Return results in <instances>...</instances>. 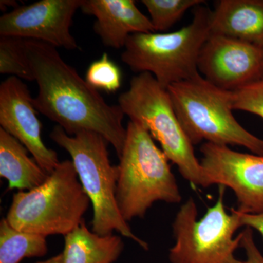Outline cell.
<instances>
[{
    "mask_svg": "<svg viewBox=\"0 0 263 263\" xmlns=\"http://www.w3.org/2000/svg\"><path fill=\"white\" fill-rule=\"evenodd\" d=\"M90 203L72 160H65L41 186L15 193L5 218L19 231L65 236L84 222Z\"/></svg>",
    "mask_w": 263,
    "mask_h": 263,
    "instance_id": "6",
    "label": "cell"
},
{
    "mask_svg": "<svg viewBox=\"0 0 263 263\" xmlns=\"http://www.w3.org/2000/svg\"><path fill=\"white\" fill-rule=\"evenodd\" d=\"M0 73L15 76L23 80L34 81L24 48V39L1 36L0 37Z\"/></svg>",
    "mask_w": 263,
    "mask_h": 263,
    "instance_id": "18",
    "label": "cell"
},
{
    "mask_svg": "<svg viewBox=\"0 0 263 263\" xmlns=\"http://www.w3.org/2000/svg\"><path fill=\"white\" fill-rule=\"evenodd\" d=\"M118 102L124 115L141 124L160 143L162 152L177 165L183 179L194 186L207 187L201 164L176 116L168 91L152 74L134 76Z\"/></svg>",
    "mask_w": 263,
    "mask_h": 263,
    "instance_id": "7",
    "label": "cell"
},
{
    "mask_svg": "<svg viewBox=\"0 0 263 263\" xmlns=\"http://www.w3.org/2000/svg\"><path fill=\"white\" fill-rule=\"evenodd\" d=\"M176 116L193 146L202 141L240 146L263 155V140L238 123L233 92L219 89L200 74L167 88Z\"/></svg>",
    "mask_w": 263,
    "mask_h": 263,
    "instance_id": "5",
    "label": "cell"
},
{
    "mask_svg": "<svg viewBox=\"0 0 263 263\" xmlns=\"http://www.w3.org/2000/svg\"><path fill=\"white\" fill-rule=\"evenodd\" d=\"M241 234L240 247L245 249L247 259L242 263H263V256L254 240L253 230L246 228Z\"/></svg>",
    "mask_w": 263,
    "mask_h": 263,
    "instance_id": "22",
    "label": "cell"
},
{
    "mask_svg": "<svg viewBox=\"0 0 263 263\" xmlns=\"http://www.w3.org/2000/svg\"><path fill=\"white\" fill-rule=\"evenodd\" d=\"M86 81L95 89L114 92L121 87L122 74L117 65L106 53L91 64L86 71Z\"/></svg>",
    "mask_w": 263,
    "mask_h": 263,
    "instance_id": "20",
    "label": "cell"
},
{
    "mask_svg": "<svg viewBox=\"0 0 263 263\" xmlns=\"http://www.w3.org/2000/svg\"><path fill=\"white\" fill-rule=\"evenodd\" d=\"M155 32L171 28L190 8L203 4L202 0H143Z\"/></svg>",
    "mask_w": 263,
    "mask_h": 263,
    "instance_id": "19",
    "label": "cell"
},
{
    "mask_svg": "<svg viewBox=\"0 0 263 263\" xmlns=\"http://www.w3.org/2000/svg\"><path fill=\"white\" fill-rule=\"evenodd\" d=\"M48 252L46 237L19 231L6 218L0 221V263H20L24 258L41 257Z\"/></svg>",
    "mask_w": 263,
    "mask_h": 263,
    "instance_id": "17",
    "label": "cell"
},
{
    "mask_svg": "<svg viewBox=\"0 0 263 263\" xmlns=\"http://www.w3.org/2000/svg\"><path fill=\"white\" fill-rule=\"evenodd\" d=\"M213 11L194 8L191 23L176 32L137 33L128 37L122 60L133 72H148L167 89L198 75L197 62L212 33Z\"/></svg>",
    "mask_w": 263,
    "mask_h": 263,
    "instance_id": "4",
    "label": "cell"
},
{
    "mask_svg": "<svg viewBox=\"0 0 263 263\" xmlns=\"http://www.w3.org/2000/svg\"><path fill=\"white\" fill-rule=\"evenodd\" d=\"M119 235H100L84 222L65 236L62 263H114L124 250Z\"/></svg>",
    "mask_w": 263,
    "mask_h": 263,
    "instance_id": "16",
    "label": "cell"
},
{
    "mask_svg": "<svg viewBox=\"0 0 263 263\" xmlns=\"http://www.w3.org/2000/svg\"><path fill=\"white\" fill-rule=\"evenodd\" d=\"M15 2L14 1H3L2 0L1 2H0V5H1V6H5V5H8V6H15V5H16L15 4Z\"/></svg>",
    "mask_w": 263,
    "mask_h": 263,
    "instance_id": "25",
    "label": "cell"
},
{
    "mask_svg": "<svg viewBox=\"0 0 263 263\" xmlns=\"http://www.w3.org/2000/svg\"><path fill=\"white\" fill-rule=\"evenodd\" d=\"M24 48L38 86L37 96L33 98L36 110L69 136L83 131L98 133L120 157L127 129L119 105H108L98 89L64 61L56 48L34 40H24Z\"/></svg>",
    "mask_w": 263,
    "mask_h": 263,
    "instance_id": "1",
    "label": "cell"
},
{
    "mask_svg": "<svg viewBox=\"0 0 263 263\" xmlns=\"http://www.w3.org/2000/svg\"><path fill=\"white\" fill-rule=\"evenodd\" d=\"M36 263H62V254H60L58 255L53 256L51 258L46 259V260L41 261Z\"/></svg>",
    "mask_w": 263,
    "mask_h": 263,
    "instance_id": "24",
    "label": "cell"
},
{
    "mask_svg": "<svg viewBox=\"0 0 263 263\" xmlns=\"http://www.w3.org/2000/svg\"><path fill=\"white\" fill-rule=\"evenodd\" d=\"M197 69L211 84L234 92L263 77V48L211 34L200 51Z\"/></svg>",
    "mask_w": 263,
    "mask_h": 263,
    "instance_id": "10",
    "label": "cell"
},
{
    "mask_svg": "<svg viewBox=\"0 0 263 263\" xmlns=\"http://www.w3.org/2000/svg\"><path fill=\"white\" fill-rule=\"evenodd\" d=\"M233 109L253 114L263 119V77L233 92Z\"/></svg>",
    "mask_w": 263,
    "mask_h": 263,
    "instance_id": "21",
    "label": "cell"
},
{
    "mask_svg": "<svg viewBox=\"0 0 263 263\" xmlns=\"http://www.w3.org/2000/svg\"><path fill=\"white\" fill-rule=\"evenodd\" d=\"M49 136L70 155L81 186L92 205L91 230L100 235L117 231L148 250V243L134 234L119 212L116 195L119 169L110 162L108 142L95 132L83 131L70 136L58 125Z\"/></svg>",
    "mask_w": 263,
    "mask_h": 263,
    "instance_id": "3",
    "label": "cell"
},
{
    "mask_svg": "<svg viewBox=\"0 0 263 263\" xmlns=\"http://www.w3.org/2000/svg\"><path fill=\"white\" fill-rule=\"evenodd\" d=\"M81 9L96 18L95 32L107 47L124 48L132 34L156 32L133 0H82Z\"/></svg>",
    "mask_w": 263,
    "mask_h": 263,
    "instance_id": "13",
    "label": "cell"
},
{
    "mask_svg": "<svg viewBox=\"0 0 263 263\" xmlns=\"http://www.w3.org/2000/svg\"><path fill=\"white\" fill-rule=\"evenodd\" d=\"M219 197L215 205L208 208L201 219H197V208L193 198L180 208L173 231L176 243L170 249L171 263H242L235 257L240 247L241 234L234 238L241 227L237 209L226 212L224 189L219 186Z\"/></svg>",
    "mask_w": 263,
    "mask_h": 263,
    "instance_id": "8",
    "label": "cell"
},
{
    "mask_svg": "<svg viewBox=\"0 0 263 263\" xmlns=\"http://www.w3.org/2000/svg\"><path fill=\"white\" fill-rule=\"evenodd\" d=\"M25 146L0 127V176L8 182V190L29 191L47 180L48 174L29 157Z\"/></svg>",
    "mask_w": 263,
    "mask_h": 263,
    "instance_id": "15",
    "label": "cell"
},
{
    "mask_svg": "<svg viewBox=\"0 0 263 263\" xmlns=\"http://www.w3.org/2000/svg\"><path fill=\"white\" fill-rule=\"evenodd\" d=\"M200 152L207 187L218 184L231 189L238 212H263V155L240 153L207 142L200 147Z\"/></svg>",
    "mask_w": 263,
    "mask_h": 263,
    "instance_id": "9",
    "label": "cell"
},
{
    "mask_svg": "<svg viewBox=\"0 0 263 263\" xmlns=\"http://www.w3.org/2000/svg\"><path fill=\"white\" fill-rule=\"evenodd\" d=\"M82 0H41L0 18V35L34 40L70 51L79 48L70 26Z\"/></svg>",
    "mask_w": 263,
    "mask_h": 263,
    "instance_id": "11",
    "label": "cell"
},
{
    "mask_svg": "<svg viewBox=\"0 0 263 263\" xmlns=\"http://www.w3.org/2000/svg\"><path fill=\"white\" fill-rule=\"evenodd\" d=\"M119 158L117 201L124 220L143 218L155 202L177 204L182 200L169 160L150 133L129 121Z\"/></svg>",
    "mask_w": 263,
    "mask_h": 263,
    "instance_id": "2",
    "label": "cell"
},
{
    "mask_svg": "<svg viewBox=\"0 0 263 263\" xmlns=\"http://www.w3.org/2000/svg\"><path fill=\"white\" fill-rule=\"evenodd\" d=\"M27 85L10 76L0 85V125L29 151L33 158L48 174L59 164L55 151L45 145L41 137L42 124L36 115Z\"/></svg>",
    "mask_w": 263,
    "mask_h": 263,
    "instance_id": "12",
    "label": "cell"
},
{
    "mask_svg": "<svg viewBox=\"0 0 263 263\" xmlns=\"http://www.w3.org/2000/svg\"><path fill=\"white\" fill-rule=\"evenodd\" d=\"M238 213L241 227L257 230L263 238V212L259 214H243L240 212Z\"/></svg>",
    "mask_w": 263,
    "mask_h": 263,
    "instance_id": "23",
    "label": "cell"
},
{
    "mask_svg": "<svg viewBox=\"0 0 263 263\" xmlns=\"http://www.w3.org/2000/svg\"><path fill=\"white\" fill-rule=\"evenodd\" d=\"M212 34L263 48V0H220L213 11Z\"/></svg>",
    "mask_w": 263,
    "mask_h": 263,
    "instance_id": "14",
    "label": "cell"
}]
</instances>
